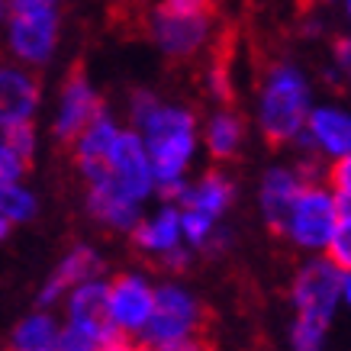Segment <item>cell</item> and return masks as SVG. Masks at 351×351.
Here are the masks:
<instances>
[{"label": "cell", "instance_id": "6da1fadb", "mask_svg": "<svg viewBox=\"0 0 351 351\" xmlns=\"http://www.w3.org/2000/svg\"><path fill=\"white\" fill-rule=\"evenodd\" d=\"M200 123L203 119L191 107L161 100V107L136 129L145 142V149H149L161 200L181 206L184 191L191 184V168L197 155L203 152Z\"/></svg>", "mask_w": 351, "mask_h": 351}, {"label": "cell", "instance_id": "7a4b0ae2", "mask_svg": "<svg viewBox=\"0 0 351 351\" xmlns=\"http://www.w3.org/2000/svg\"><path fill=\"white\" fill-rule=\"evenodd\" d=\"M316 107L313 81L293 58H277L261 71L255 90V126L267 145H293Z\"/></svg>", "mask_w": 351, "mask_h": 351}, {"label": "cell", "instance_id": "3957f363", "mask_svg": "<svg viewBox=\"0 0 351 351\" xmlns=\"http://www.w3.org/2000/svg\"><path fill=\"white\" fill-rule=\"evenodd\" d=\"M77 178L84 181V197H113L136 206H145L152 197H158V178L152 168L149 149L132 126L123 129L110 158L100 168L81 171Z\"/></svg>", "mask_w": 351, "mask_h": 351}, {"label": "cell", "instance_id": "277c9868", "mask_svg": "<svg viewBox=\"0 0 351 351\" xmlns=\"http://www.w3.org/2000/svg\"><path fill=\"white\" fill-rule=\"evenodd\" d=\"M203 303L187 284H181L178 277L161 280L158 284V300H155V313L142 341L152 351H171L178 345H187L193 339H203Z\"/></svg>", "mask_w": 351, "mask_h": 351}, {"label": "cell", "instance_id": "5b68a950", "mask_svg": "<svg viewBox=\"0 0 351 351\" xmlns=\"http://www.w3.org/2000/svg\"><path fill=\"white\" fill-rule=\"evenodd\" d=\"M339 223L341 216L335 191L326 181H309L306 191L300 193L297 206L290 210L287 223L280 229V239L303 258H316L329 252V242Z\"/></svg>", "mask_w": 351, "mask_h": 351}, {"label": "cell", "instance_id": "8992f818", "mask_svg": "<svg viewBox=\"0 0 351 351\" xmlns=\"http://www.w3.org/2000/svg\"><path fill=\"white\" fill-rule=\"evenodd\" d=\"M341 284H345V271L332 265L326 255L303 258L287 287L293 319L332 329V322L341 309Z\"/></svg>", "mask_w": 351, "mask_h": 351}, {"label": "cell", "instance_id": "52a82bcc", "mask_svg": "<svg viewBox=\"0 0 351 351\" xmlns=\"http://www.w3.org/2000/svg\"><path fill=\"white\" fill-rule=\"evenodd\" d=\"M62 43V7L3 13V45L10 62L39 71L52 64Z\"/></svg>", "mask_w": 351, "mask_h": 351}, {"label": "cell", "instance_id": "ba28073f", "mask_svg": "<svg viewBox=\"0 0 351 351\" xmlns=\"http://www.w3.org/2000/svg\"><path fill=\"white\" fill-rule=\"evenodd\" d=\"M107 284H110V316L117 322L119 339L138 345L145 329H149L152 313H155L158 284L145 271H136V267H126V271L107 277Z\"/></svg>", "mask_w": 351, "mask_h": 351}, {"label": "cell", "instance_id": "9c48e42d", "mask_svg": "<svg viewBox=\"0 0 351 351\" xmlns=\"http://www.w3.org/2000/svg\"><path fill=\"white\" fill-rule=\"evenodd\" d=\"M149 39L165 58L187 62L213 43V16L210 13H178L158 3L149 13Z\"/></svg>", "mask_w": 351, "mask_h": 351}, {"label": "cell", "instance_id": "30bf717a", "mask_svg": "<svg viewBox=\"0 0 351 351\" xmlns=\"http://www.w3.org/2000/svg\"><path fill=\"white\" fill-rule=\"evenodd\" d=\"M293 152L300 158L326 161L329 168L332 161L351 155V107L339 104V100H319L306 119L303 136L293 142Z\"/></svg>", "mask_w": 351, "mask_h": 351}, {"label": "cell", "instance_id": "8fae6325", "mask_svg": "<svg viewBox=\"0 0 351 351\" xmlns=\"http://www.w3.org/2000/svg\"><path fill=\"white\" fill-rule=\"evenodd\" d=\"M107 110L100 90L94 87V81L87 77L84 68L68 71V77L58 87L55 97V110H52V136L62 145H75V138L94 123L100 113Z\"/></svg>", "mask_w": 351, "mask_h": 351}, {"label": "cell", "instance_id": "7c38bea8", "mask_svg": "<svg viewBox=\"0 0 351 351\" xmlns=\"http://www.w3.org/2000/svg\"><path fill=\"white\" fill-rule=\"evenodd\" d=\"M62 322L68 329L81 332L87 339H94L97 345H110L119 341L117 322L110 316V284L107 277L100 280H87L81 287H75L62 303Z\"/></svg>", "mask_w": 351, "mask_h": 351}, {"label": "cell", "instance_id": "4fadbf2b", "mask_svg": "<svg viewBox=\"0 0 351 351\" xmlns=\"http://www.w3.org/2000/svg\"><path fill=\"white\" fill-rule=\"evenodd\" d=\"M104 274H107L104 255L97 252L94 245L75 242L62 258H58V265L45 274L43 284H39V290H36V306L39 309L62 306L64 297H68L75 287H81L87 280H100Z\"/></svg>", "mask_w": 351, "mask_h": 351}, {"label": "cell", "instance_id": "5bb4252c", "mask_svg": "<svg viewBox=\"0 0 351 351\" xmlns=\"http://www.w3.org/2000/svg\"><path fill=\"white\" fill-rule=\"evenodd\" d=\"M306 184H309V178L300 165L277 161V165H267V168L261 171L255 203H258V213H261V223H265L271 232L280 235L290 210L297 206L300 193L306 191Z\"/></svg>", "mask_w": 351, "mask_h": 351}, {"label": "cell", "instance_id": "9a60e30c", "mask_svg": "<svg viewBox=\"0 0 351 351\" xmlns=\"http://www.w3.org/2000/svg\"><path fill=\"white\" fill-rule=\"evenodd\" d=\"M129 242L138 255L165 261L171 252L184 248V210L178 203L161 200L152 213H145V219L138 223V229L129 235Z\"/></svg>", "mask_w": 351, "mask_h": 351}, {"label": "cell", "instance_id": "2e32d148", "mask_svg": "<svg viewBox=\"0 0 351 351\" xmlns=\"http://www.w3.org/2000/svg\"><path fill=\"white\" fill-rule=\"evenodd\" d=\"M39 107H43V84L36 71L7 62L0 68V126L36 123Z\"/></svg>", "mask_w": 351, "mask_h": 351}, {"label": "cell", "instance_id": "e0dca14e", "mask_svg": "<svg viewBox=\"0 0 351 351\" xmlns=\"http://www.w3.org/2000/svg\"><path fill=\"white\" fill-rule=\"evenodd\" d=\"M245 138H248V126H245V119L239 117L232 107H216L213 113L200 123L203 152H206L216 165L239 158L245 149Z\"/></svg>", "mask_w": 351, "mask_h": 351}, {"label": "cell", "instance_id": "ac0fdd59", "mask_svg": "<svg viewBox=\"0 0 351 351\" xmlns=\"http://www.w3.org/2000/svg\"><path fill=\"white\" fill-rule=\"evenodd\" d=\"M181 206L184 210H197V213L223 223L226 213L235 206V181L226 171H216V168L203 171V174L191 178Z\"/></svg>", "mask_w": 351, "mask_h": 351}, {"label": "cell", "instance_id": "d6986e66", "mask_svg": "<svg viewBox=\"0 0 351 351\" xmlns=\"http://www.w3.org/2000/svg\"><path fill=\"white\" fill-rule=\"evenodd\" d=\"M123 129L126 126H123L110 110H104V113L75 138V145H71V158H75L77 174H81V171H90V168H100V165L110 158V152L117 145V138L123 136Z\"/></svg>", "mask_w": 351, "mask_h": 351}, {"label": "cell", "instance_id": "ffe728a7", "mask_svg": "<svg viewBox=\"0 0 351 351\" xmlns=\"http://www.w3.org/2000/svg\"><path fill=\"white\" fill-rule=\"evenodd\" d=\"M64 322L55 316L52 309H32L26 316L16 319V326H10L7 335V351H55L62 341Z\"/></svg>", "mask_w": 351, "mask_h": 351}, {"label": "cell", "instance_id": "44dd1931", "mask_svg": "<svg viewBox=\"0 0 351 351\" xmlns=\"http://www.w3.org/2000/svg\"><path fill=\"white\" fill-rule=\"evenodd\" d=\"M39 216V197L26 184H13V187H0V235L7 239L10 229L26 226Z\"/></svg>", "mask_w": 351, "mask_h": 351}, {"label": "cell", "instance_id": "7402d4cb", "mask_svg": "<svg viewBox=\"0 0 351 351\" xmlns=\"http://www.w3.org/2000/svg\"><path fill=\"white\" fill-rule=\"evenodd\" d=\"M219 229H223L219 219H210V216L197 213V210H184V242H187V248H193L197 255H210Z\"/></svg>", "mask_w": 351, "mask_h": 351}, {"label": "cell", "instance_id": "603a6c76", "mask_svg": "<svg viewBox=\"0 0 351 351\" xmlns=\"http://www.w3.org/2000/svg\"><path fill=\"white\" fill-rule=\"evenodd\" d=\"M0 145H7V149H13L26 161H32L36 158V149H39V129H36V123H10V126H0Z\"/></svg>", "mask_w": 351, "mask_h": 351}, {"label": "cell", "instance_id": "cb8c5ba5", "mask_svg": "<svg viewBox=\"0 0 351 351\" xmlns=\"http://www.w3.org/2000/svg\"><path fill=\"white\" fill-rule=\"evenodd\" d=\"M329 345V329H322L316 322L293 319L287 326V348L290 351H326Z\"/></svg>", "mask_w": 351, "mask_h": 351}, {"label": "cell", "instance_id": "d4e9b609", "mask_svg": "<svg viewBox=\"0 0 351 351\" xmlns=\"http://www.w3.org/2000/svg\"><path fill=\"white\" fill-rule=\"evenodd\" d=\"M158 107H161V97L155 94V90H149V87H138V90H132V94H129V100H126V119H129L126 126L138 129Z\"/></svg>", "mask_w": 351, "mask_h": 351}, {"label": "cell", "instance_id": "484cf974", "mask_svg": "<svg viewBox=\"0 0 351 351\" xmlns=\"http://www.w3.org/2000/svg\"><path fill=\"white\" fill-rule=\"evenodd\" d=\"M29 165L23 155H16L13 149L0 145V187H13V184H26V174H29Z\"/></svg>", "mask_w": 351, "mask_h": 351}, {"label": "cell", "instance_id": "4316f807", "mask_svg": "<svg viewBox=\"0 0 351 351\" xmlns=\"http://www.w3.org/2000/svg\"><path fill=\"white\" fill-rule=\"evenodd\" d=\"M326 258H329L335 267H341L345 274H351V223H339V229H335V235H332V242H329Z\"/></svg>", "mask_w": 351, "mask_h": 351}, {"label": "cell", "instance_id": "83f0119b", "mask_svg": "<svg viewBox=\"0 0 351 351\" xmlns=\"http://www.w3.org/2000/svg\"><path fill=\"white\" fill-rule=\"evenodd\" d=\"M206 94L213 97L219 107H229V100H232V81H229V68L223 62L210 64V71H206Z\"/></svg>", "mask_w": 351, "mask_h": 351}, {"label": "cell", "instance_id": "f1b7e54d", "mask_svg": "<svg viewBox=\"0 0 351 351\" xmlns=\"http://www.w3.org/2000/svg\"><path fill=\"white\" fill-rule=\"evenodd\" d=\"M326 184L335 193H351V155L332 161L329 168H326Z\"/></svg>", "mask_w": 351, "mask_h": 351}, {"label": "cell", "instance_id": "f546056e", "mask_svg": "<svg viewBox=\"0 0 351 351\" xmlns=\"http://www.w3.org/2000/svg\"><path fill=\"white\" fill-rule=\"evenodd\" d=\"M332 68L341 77H351V32L332 39Z\"/></svg>", "mask_w": 351, "mask_h": 351}, {"label": "cell", "instance_id": "4dcf8cb0", "mask_svg": "<svg viewBox=\"0 0 351 351\" xmlns=\"http://www.w3.org/2000/svg\"><path fill=\"white\" fill-rule=\"evenodd\" d=\"M100 348H104V345H97L94 339H87V335H81V332L64 326L62 341H58V348L55 351H100Z\"/></svg>", "mask_w": 351, "mask_h": 351}, {"label": "cell", "instance_id": "1f68e13d", "mask_svg": "<svg viewBox=\"0 0 351 351\" xmlns=\"http://www.w3.org/2000/svg\"><path fill=\"white\" fill-rule=\"evenodd\" d=\"M193 258H197V252L184 245V248H178V252H171V255L165 258V261H158V265L165 267L168 274H187V271H191V265H193Z\"/></svg>", "mask_w": 351, "mask_h": 351}, {"label": "cell", "instance_id": "d6a6232c", "mask_svg": "<svg viewBox=\"0 0 351 351\" xmlns=\"http://www.w3.org/2000/svg\"><path fill=\"white\" fill-rule=\"evenodd\" d=\"M62 7V0H3V13H23V10H52Z\"/></svg>", "mask_w": 351, "mask_h": 351}, {"label": "cell", "instance_id": "836d02e7", "mask_svg": "<svg viewBox=\"0 0 351 351\" xmlns=\"http://www.w3.org/2000/svg\"><path fill=\"white\" fill-rule=\"evenodd\" d=\"M210 3L213 0H161V7L178 13H210Z\"/></svg>", "mask_w": 351, "mask_h": 351}, {"label": "cell", "instance_id": "e575fe53", "mask_svg": "<svg viewBox=\"0 0 351 351\" xmlns=\"http://www.w3.org/2000/svg\"><path fill=\"white\" fill-rule=\"evenodd\" d=\"M335 200H339L341 223H351V193H335Z\"/></svg>", "mask_w": 351, "mask_h": 351}, {"label": "cell", "instance_id": "d590c367", "mask_svg": "<svg viewBox=\"0 0 351 351\" xmlns=\"http://www.w3.org/2000/svg\"><path fill=\"white\" fill-rule=\"evenodd\" d=\"M171 351H213V345L203 339H193V341H187V345H178V348H171Z\"/></svg>", "mask_w": 351, "mask_h": 351}, {"label": "cell", "instance_id": "8d00e7d4", "mask_svg": "<svg viewBox=\"0 0 351 351\" xmlns=\"http://www.w3.org/2000/svg\"><path fill=\"white\" fill-rule=\"evenodd\" d=\"M138 345L136 341H126V339H119V341H110V345H104L100 351H136Z\"/></svg>", "mask_w": 351, "mask_h": 351}, {"label": "cell", "instance_id": "74e56055", "mask_svg": "<svg viewBox=\"0 0 351 351\" xmlns=\"http://www.w3.org/2000/svg\"><path fill=\"white\" fill-rule=\"evenodd\" d=\"M341 306L351 313V274H345V284H341Z\"/></svg>", "mask_w": 351, "mask_h": 351}, {"label": "cell", "instance_id": "f35d334b", "mask_svg": "<svg viewBox=\"0 0 351 351\" xmlns=\"http://www.w3.org/2000/svg\"><path fill=\"white\" fill-rule=\"evenodd\" d=\"M341 13H345V23H348V29H351V0H341Z\"/></svg>", "mask_w": 351, "mask_h": 351}, {"label": "cell", "instance_id": "ab89813d", "mask_svg": "<svg viewBox=\"0 0 351 351\" xmlns=\"http://www.w3.org/2000/svg\"><path fill=\"white\" fill-rule=\"evenodd\" d=\"M319 3H326V7H329V3H339L341 7V0H319Z\"/></svg>", "mask_w": 351, "mask_h": 351}, {"label": "cell", "instance_id": "60d3db41", "mask_svg": "<svg viewBox=\"0 0 351 351\" xmlns=\"http://www.w3.org/2000/svg\"><path fill=\"white\" fill-rule=\"evenodd\" d=\"M136 351H152V348H145V345H138V348Z\"/></svg>", "mask_w": 351, "mask_h": 351}]
</instances>
